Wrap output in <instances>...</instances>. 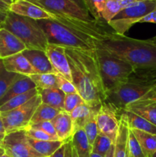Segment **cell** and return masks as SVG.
<instances>
[{"label":"cell","instance_id":"27","mask_svg":"<svg viewBox=\"0 0 156 157\" xmlns=\"http://www.w3.org/2000/svg\"><path fill=\"white\" fill-rule=\"evenodd\" d=\"M60 110L47 105V104L41 103L34 113L33 117L31 120L30 127L32 125L44 121H52L60 113Z\"/></svg>","mask_w":156,"mask_h":157},{"label":"cell","instance_id":"44","mask_svg":"<svg viewBox=\"0 0 156 157\" xmlns=\"http://www.w3.org/2000/svg\"><path fill=\"white\" fill-rule=\"evenodd\" d=\"M8 12H9V10H6V9L0 8V25L2 24L5 20H6Z\"/></svg>","mask_w":156,"mask_h":157},{"label":"cell","instance_id":"32","mask_svg":"<svg viewBox=\"0 0 156 157\" xmlns=\"http://www.w3.org/2000/svg\"><path fill=\"white\" fill-rule=\"evenodd\" d=\"M121 10L119 0H107L103 10L101 12V19L108 24Z\"/></svg>","mask_w":156,"mask_h":157},{"label":"cell","instance_id":"18","mask_svg":"<svg viewBox=\"0 0 156 157\" xmlns=\"http://www.w3.org/2000/svg\"><path fill=\"white\" fill-rule=\"evenodd\" d=\"M54 126L58 140L68 142L74 133V126L70 113L64 110L61 111L58 116L51 121Z\"/></svg>","mask_w":156,"mask_h":157},{"label":"cell","instance_id":"42","mask_svg":"<svg viewBox=\"0 0 156 157\" xmlns=\"http://www.w3.org/2000/svg\"><path fill=\"white\" fill-rule=\"evenodd\" d=\"M67 143V142H66ZM66 143L61 147L58 149L53 155H51L50 157H65V150H66Z\"/></svg>","mask_w":156,"mask_h":157},{"label":"cell","instance_id":"56","mask_svg":"<svg viewBox=\"0 0 156 157\" xmlns=\"http://www.w3.org/2000/svg\"><path fill=\"white\" fill-rule=\"evenodd\" d=\"M151 39H152L153 41H155V42H156V36L154 37V38H151Z\"/></svg>","mask_w":156,"mask_h":157},{"label":"cell","instance_id":"59","mask_svg":"<svg viewBox=\"0 0 156 157\" xmlns=\"http://www.w3.org/2000/svg\"><path fill=\"white\" fill-rule=\"evenodd\" d=\"M0 59H1V58H0Z\"/></svg>","mask_w":156,"mask_h":157},{"label":"cell","instance_id":"11","mask_svg":"<svg viewBox=\"0 0 156 157\" xmlns=\"http://www.w3.org/2000/svg\"><path fill=\"white\" fill-rule=\"evenodd\" d=\"M120 121V113L110 104L104 103L96 113L99 133L108 136L115 142Z\"/></svg>","mask_w":156,"mask_h":157},{"label":"cell","instance_id":"57","mask_svg":"<svg viewBox=\"0 0 156 157\" xmlns=\"http://www.w3.org/2000/svg\"><path fill=\"white\" fill-rule=\"evenodd\" d=\"M151 157H156V152H155V153H154V154H153L152 156H151Z\"/></svg>","mask_w":156,"mask_h":157},{"label":"cell","instance_id":"3","mask_svg":"<svg viewBox=\"0 0 156 157\" xmlns=\"http://www.w3.org/2000/svg\"><path fill=\"white\" fill-rule=\"evenodd\" d=\"M156 86V70L135 69L126 81L106 93L105 103L119 113L127 104L143 98Z\"/></svg>","mask_w":156,"mask_h":157},{"label":"cell","instance_id":"31","mask_svg":"<svg viewBox=\"0 0 156 157\" xmlns=\"http://www.w3.org/2000/svg\"><path fill=\"white\" fill-rule=\"evenodd\" d=\"M114 143L108 136L99 133L92 145V153H96L104 157Z\"/></svg>","mask_w":156,"mask_h":157},{"label":"cell","instance_id":"43","mask_svg":"<svg viewBox=\"0 0 156 157\" xmlns=\"http://www.w3.org/2000/svg\"><path fill=\"white\" fill-rule=\"evenodd\" d=\"M119 5H120L121 9H125V8L128 7V6H130L131 5L134 4L136 2L135 1V0H119Z\"/></svg>","mask_w":156,"mask_h":157},{"label":"cell","instance_id":"23","mask_svg":"<svg viewBox=\"0 0 156 157\" xmlns=\"http://www.w3.org/2000/svg\"><path fill=\"white\" fill-rule=\"evenodd\" d=\"M99 107H97V108L92 107L86 103H84V104H80L77 107H76L70 113L72 121H73V126H74L75 131L78 129H83V127L85 124V123L90 119L92 115L98 111Z\"/></svg>","mask_w":156,"mask_h":157},{"label":"cell","instance_id":"50","mask_svg":"<svg viewBox=\"0 0 156 157\" xmlns=\"http://www.w3.org/2000/svg\"><path fill=\"white\" fill-rule=\"evenodd\" d=\"M0 1L2 2H4V3H6V5H8V6H9L12 2H13L14 0H0Z\"/></svg>","mask_w":156,"mask_h":157},{"label":"cell","instance_id":"19","mask_svg":"<svg viewBox=\"0 0 156 157\" xmlns=\"http://www.w3.org/2000/svg\"><path fill=\"white\" fill-rule=\"evenodd\" d=\"M37 88L35 84L28 76L22 75H18L17 78L12 83V85L7 90L6 94L0 100V106L4 104L8 101L17 95L26 93L32 89Z\"/></svg>","mask_w":156,"mask_h":157},{"label":"cell","instance_id":"21","mask_svg":"<svg viewBox=\"0 0 156 157\" xmlns=\"http://www.w3.org/2000/svg\"><path fill=\"white\" fill-rule=\"evenodd\" d=\"M120 115L128 123L129 128L156 135V126L142 118V117L125 110L121 111Z\"/></svg>","mask_w":156,"mask_h":157},{"label":"cell","instance_id":"24","mask_svg":"<svg viewBox=\"0 0 156 157\" xmlns=\"http://www.w3.org/2000/svg\"><path fill=\"white\" fill-rule=\"evenodd\" d=\"M72 147L77 153L78 157H90L92 153V146L90 145L86 133L82 128L74 132L71 140Z\"/></svg>","mask_w":156,"mask_h":157},{"label":"cell","instance_id":"55","mask_svg":"<svg viewBox=\"0 0 156 157\" xmlns=\"http://www.w3.org/2000/svg\"><path fill=\"white\" fill-rule=\"evenodd\" d=\"M1 157H10V156H8V155L6 153V154H4V155H3V156H2Z\"/></svg>","mask_w":156,"mask_h":157},{"label":"cell","instance_id":"30","mask_svg":"<svg viewBox=\"0 0 156 157\" xmlns=\"http://www.w3.org/2000/svg\"><path fill=\"white\" fill-rule=\"evenodd\" d=\"M17 76L18 74L8 71L5 68L2 59H0V100L6 94Z\"/></svg>","mask_w":156,"mask_h":157},{"label":"cell","instance_id":"51","mask_svg":"<svg viewBox=\"0 0 156 157\" xmlns=\"http://www.w3.org/2000/svg\"><path fill=\"white\" fill-rule=\"evenodd\" d=\"M71 145H72V144H71ZM72 157H78L77 153H76V150L73 149V147H72Z\"/></svg>","mask_w":156,"mask_h":157},{"label":"cell","instance_id":"53","mask_svg":"<svg viewBox=\"0 0 156 157\" xmlns=\"http://www.w3.org/2000/svg\"><path fill=\"white\" fill-rule=\"evenodd\" d=\"M90 157H102V156H100V155H99V154H96V153H92L91 155H90Z\"/></svg>","mask_w":156,"mask_h":157},{"label":"cell","instance_id":"39","mask_svg":"<svg viewBox=\"0 0 156 157\" xmlns=\"http://www.w3.org/2000/svg\"><path fill=\"white\" fill-rule=\"evenodd\" d=\"M32 127L43 130V131L45 132L46 133H47V134L50 135V136H52L54 139L57 140H58V136H57V133H56V130H55L54 126L53 123H52L51 121H44V122H40V123H38V124H35V125H32Z\"/></svg>","mask_w":156,"mask_h":157},{"label":"cell","instance_id":"40","mask_svg":"<svg viewBox=\"0 0 156 157\" xmlns=\"http://www.w3.org/2000/svg\"><path fill=\"white\" fill-rule=\"evenodd\" d=\"M139 23H154V24H156V9L145 15L139 21Z\"/></svg>","mask_w":156,"mask_h":157},{"label":"cell","instance_id":"20","mask_svg":"<svg viewBox=\"0 0 156 157\" xmlns=\"http://www.w3.org/2000/svg\"><path fill=\"white\" fill-rule=\"evenodd\" d=\"M128 133L129 127L128 123L120 115L119 130L114 143L115 148L113 157H129Z\"/></svg>","mask_w":156,"mask_h":157},{"label":"cell","instance_id":"29","mask_svg":"<svg viewBox=\"0 0 156 157\" xmlns=\"http://www.w3.org/2000/svg\"><path fill=\"white\" fill-rule=\"evenodd\" d=\"M28 77L39 90L57 87V75L55 74H34Z\"/></svg>","mask_w":156,"mask_h":157},{"label":"cell","instance_id":"35","mask_svg":"<svg viewBox=\"0 0 156 157\" xmlns=\"http://www.w3.org/2000/svg\"><path fill=\"white\" fill-rule=\"evenodd\" d=\"M128 152L129 156L132 157H146L142 151L139 141L130 128L128 133Z\"/></svg>","mask_w":156,"mask_h":157},{"label":"cell","instance_id":"52","mask_svg":"<svg viewBox=\"0 0 156 157\" xmlns=\"http://www.w3.org/2000/svg\"><path fill=\"white\" fill-rule=\"evenodd\" d=\"M5 136H6V134H4V133H0V144L2 142V140H3V139H4Z\"/></svg>","mask_w":156,"mask_h":157},{"label":"cell","instance_id":"4","mask_svg":"<svg viewBox=\"0 0 156 157\" xmlns=\"http://www.w3.org/2000/svg\"><path fill=\"white\" fill-rule=\"evenodd\" d=\"M0 28L15 35L24 43L27 49L46 51L48 44L47 38L35 20L9 11L6 20L0 25Z\"/></svg>","mask_w":156,"mask_h":157},{"label":"cell","instance_id":"6","mask_svg":"<svg viewBox=\"0 0 156 157\" xmlns=\"http://www.w3.org/2000/svg\"><path fill=\"white\" fill-rule=\"evenodd\" d=\"M99 71L106 93L126 81L135 68L126 61L114 56L105 49L96 48Z\"/></svg>","mask_w":156,"mask_h":157},{"label":"cell","instance_id":"33","mask_svg":"<svg viewBox=\"0 0 156 157\" xmlns=\"http://www.w3.org/2000/svg\"><path fill=\"white\" fill-rule=\"evenodd\" d=\"M96 113L92 115L83 127V130L85 132L86 136L91 146L93 145L96 136L99 134V130L96 123Z\"/></svg>","mask_w":156,"mask_h":157},{"label":"cell","instance_id":"14","mask_svg":"<svg viewBox=\"0 0 156 157\" xmlns=\"http://www.w3.org/2000/svg\"><path fill=\"white\" fill-rule=\"evenodd\" d=\"M26 48L24 43L8 30L0 28V58L21 53Z\"/></svg>","mask_w":156,"mask_h":157},{"label":"cell","instance_id":"22","mask_svg":"<svg viewBox=\"0 0 156 157\" xmlns=\"http://www.w3.org/2000/svg\"><path fill=\"white\" fill-rule=\"evenodd\" d=\"M38 94L41 97L42 103L60 111L64 110V98L66 94L58 87H55L45 90H40Z\"/></svg>","mask_w":156,"mask_h":157},{"label":"cell","instance_id":"7","mask_svg":"<svg viewBox=\"0 0 156 157\" xmlns=\"http://www.w3.org/2000/svg\"><path fill=\"white\" fill-rule=\"evenodd\" d=\"M155 9L156 0L136 2L122 9L108 25L116 35H125L133 25L139 23L142 18Z\"/></svg>","mask_w":156,"mask_h":157},{"label":"cell","instance_id":"46","mask_svg":"<svg viewBox=\"0 0 156 157\" xmlns=\"http://www.w3.org/2000/svg\"><path fill=\"white\" fill-rule=\"evenodd\" d=\"M114 148L115 147L114 144H113V145L112 146L111 148H110V150L107 152V153L105 155L104 157H113V155H114Z\"/></svg>","mask_w":156,"mask_h":157},{"label":"cell","instance_id":"16","mask_svg":"<svg viewBox=\"0 0 156 157\" xmlns=\"http://www.w3.org/2000/svg\"><path fill=\"white\" fill-rule=\"evenodd\" d=\"M21 53L28 59L37 74H55L45 52L25 49Z\"/></svg>","mask_w":156,"mask_h":157},{"label":"cell","instance_id":"47","mask_svg":"<svg viewBox=\"0 0 156 157\" xmlns=\"http://www.w3.org/2000/svg\"><path fill=\"white\" fill-rule=\"evenodd\" d=\"M0 133H4V134H6V130H5L4 125H3L1 114H0Z\"/></svg>","mask_w":156,"mask_h":157},{"label":"cell","instance_id":"37","mask_svg":"<svg viewBox=\"0 0 156 157\" xmlns=\"http://www.w3.org/2000/svg\"><path fill=\"white\" fill-rule=\"evenodd\" d=\"M24 130H25L27 136L31 139L36 140H57L43 130L35 128V127H31Z\"/></svg>","mask_w":156,"mask_h":157},{"label":"cell","instance_id":"48","mask_svg":"<svg viewBox=\"0 0 156 157\" xmlns=\"http://www.w3.org/2000/svg\"><path fill=\"white\" fill-rule=\"evenodd\" d=\"M0 8H2V9H6V10H9V6H8V5H6V3H4V2H2L0 1Z\"/></svg>","mask_w":156,"mask_h":157},{"label":"cell","instance_id":"1","mask_svg":"<svg viewBox=\"0 0 156 157\" xmlns=\"http://www.w3.org/2000/svg\"><path fill=\"white\" fill-rule=\"evenodd\" d=\"M72 83L84 102L92 107L104 104L106 93L99 71L96 50L66 48Z\"/></svg>","mask_w":156,"mask_h":157},{"label":"cell","instance_id":"41","mask_svg":"<svg viewBox=\"0 0 156 157\" xmlns=\"http://www.w3.org/2000/svg\"><path fill=\"white\" fill-rule=\"evenodd\" d=\"M141 99H149L156 101V86L154 87H153L148 93H147L146 94H145L143 98H141Z\"/></svg>","mask_w":156,"mask_h":157},{"label":"cell","instance_id":"54","mask_svg":"<svg viewBox=\"0 0 156 157\" xmlns=\"http://www.w3.org/2000/svg\"><path fill=\"white\" fill-rule=\"evenodd\" d=\"M136 2H145V1H148V0H135Z\"/></svg>","mask_w":156,"mask_h":157},{"label":"cell","instance_id":"25","mask_svg":"<svg viewBox=\"0 0 156 157\" xmlns=\"http://www.w3.org/2000/svg\"><path fill=\"white\" fill-rule=\"evenodd\" d=\"M28 142L37 153L44 157H50L65 144L61 140H36L29 137Z\"/></svg>","mask_w":156,"mask_h":157},{"label":"cell","instance_id":"28","mask_svg":"<svg viewBox=\"0 0 156 157\" xmlns=\"http://www.w3.org/2000/svg\"><path fill=\"white\" fill-rule=\"evenodd\" d=\"M38 93H39V90L38 88H35L26 92V93L17 95V96L11 98L9 101H8L4 104L0 106V113L9 111V110H13V109L23 105L26 102L30 101L32 98L38 94Z\"/></svg>","mask_w":156,"mask_h":157},{"label":"cell","instance_id":"49","mask_svg":"<svg viewBox=\"0 0 156 157\" xmlns=\"http://www.w3.org/2000/svg\"><path fill=\"white\" fill-rule=\"evenodd\" d=\"M4 154H6V150H5L4 147L2 145V144H0V157L3 156Z\"/></svg>","mask_w":156,"mask_h":157},{"label":"cell","instance_id":"45","mask_svg":"<svg viewBox=\"0 0 156 157\" xmlns=\"http://www.w3.org/2000/svg\"><path fill=\"white\" fill-rule=\"evenodd\" d=\"M70 1H72L73 2H74V3H76V4L78 5L80 7H81V8H83V9H86V10L89 11L88 8H87V2H86L85 0H70Z\"/></svg>","mask_w":156,"mask_h":157},{"label":"cell","instance_id":"8","mask_svg":"<svg viewBox=\"0 0 156 157\" xmlns=\"http://www.w3.org/2000/svg\"><path fill=\"white\" fill-rule=\"evenodd\" d=\"M41 103V98L38 94L23 105L9 111L0 113L6 134L29 128L34 113Z\"/></svg>","mask_w":156,"mask_h":157},{"label":"cell","instance_id":"12","mask_svg":"<svg viewBox=\"0 0 156 157\" xmlns=\"http://www.w3.org/2000/svg\"><path fill=\"white\" fill-rule=\"evenodd\" d=\"M45 52L55 75H61L72 82L71 72L66 55V48L58 44H48Z\"/></svg>","mask_w":156,"mask_h":157},{"label":"cell","instance_id":"5","mask_svg":"<svg viewBox=\"0 0 156 157\" xmlns=\"http://www.w3.org/2000/svg\"><path fill=\"white\" fill-rule=\"evenodd\" d=\"M37 22L45 33L48 44L83 51L96 49V42L92 38L71 30L53 18L38 20Z\"/></svg>","mask_w":156,"mask_h":157},{"label":"cell","instance_id":"26","mask_svg":"<svg viewBox=\"0 0 156 157\" xmlns=\"http://www.w3.org/2000/svg\"><path fill=\"white\" fill-rule=\"evenodd\" d=\"M131 130L139 141L144 154L146 157H151L156 152V135L136 129Z\"/></svg>","mask_w":156,"mask_h":157},{"label":"cell","instance_id":"17","mask_svg":"<svg viewBox=\"0 0 156 157\" xmlns=\"http://www.w3.org/2000/svg\"><path fill=\"white\" fill-rule=\"evenodd\" d=\"M5 68L9 72L18 75H30L37 74L22 53H18L2 59Z\"/></svg>","mask_w":156,"mask_h":157},{"label":"cell","instance_id":"58","mask_svg":"<svg viewBox=\"0 0 156 157\" xmlns=\"http://www.w3.org/2000/svg\"><path fill=\"white\" fill-rule=\"evenodd\" d=\"M129 157H132V156H129Z\"/></svg>","mask_w":156,"mask_h":157},{"label":"cell","instance_id":"2","mask_svg":"<svg viewBox=\"0 0 156 157\" xmlns=\"http://www.w3.org/2000/svg\"><path fill=\"white\" fill-rule=\"evenodd\" d=\"M96 45L128 62L135 69L156 70V42L151 38L136 39L114 32Z\"/></svg>","mask_w":156,"mask_h":157},{"label":"cell","instance_id":"10","mask_svg":"<svg viewBox=\"0 0 156 157\" xmlns=\"http://www.w3.org/2000/svg\"><path fill=\"white\" fill-rule=\"evenodd\" d=\"M1 144L10 157H44L32 148L24 130L6 133Z\"/></svg>","mask_w":156,"mask_h":157},{"label":"cell","instance_id":"36","mask_svg":"<svg viewBox=\"0 0 156 157\" xmlns=\"http://www.w3.org/2000/svg\"><path fill=\"white\" fill-rule=\"evenodd\" d=\"M90 13L97 20L101 19V12H102L107 0H85Z\"/></svg>","mask_w":156,"mask_h":157},{"label":"cell","instance_id":"15","mask_svg":"<svg viewBox=\"0 0 156 157\" xmlns=\"http://www.w3.org/2000/svg\"><path fill=\"white\" fill-rule=\"evenodd\" d=\"M125 110L136 113L156 126V101L149 99H139L127 104Z\"/></svg>","mask_w":156,"mask_h":157},{"label":"cell","instance_id":"9","mask_svg":"<svg viewBox=\"0 0 156 157\" xmlns=\"http://www.w3.org/2000/svg\"><path fill=\"white\" fill-rule=\"evenodd\" d=\"M45 10L67 18L85 21H98L90 12L80 7L70 0H28Z\"/></svg>","mask_w":156,"mask_h":157},{"label":"cell","instance_id":"38","mask_svg":"<svg viewBox=\"0 0 156 157\" xmlns=\"http://www.w3.org/2000/svg\"><path fill=\"white\" fill-rule=\"evenodd\" d=\"M57 87L62 90L65 94L77 93L73 83L61 75H57Z\"/></svg>","mask_w":156,"mask_h":157},{"label":"cell","instance_id":"13","mask_svg":"<svg viewBox=\"0 0 156 157\" xmlns=\"http://www.w3.org/2000/svg\"><path fill=\"white\" fill-rule=\"evenodd\" d=\"M9 11L35 21L53 18L50 12L28 0H14L9 6Z\"/></svg>","mask_w":156,"mask_h":157},{"label":"cell","instance_id":"34","mask_svg":"<svg viewBox=\"0 0 156 157\" xmlns=\"http://www.w3.org/2000/svg\"><path fill=\"white\" fill-rule=\"evenodd\" d=\"M84 103L85 102L78 93L66 94L65 98H64V110L67 113H70L76 107Z\"/></svg>","mask_w":156,"mask_h":157}]
</instances>
